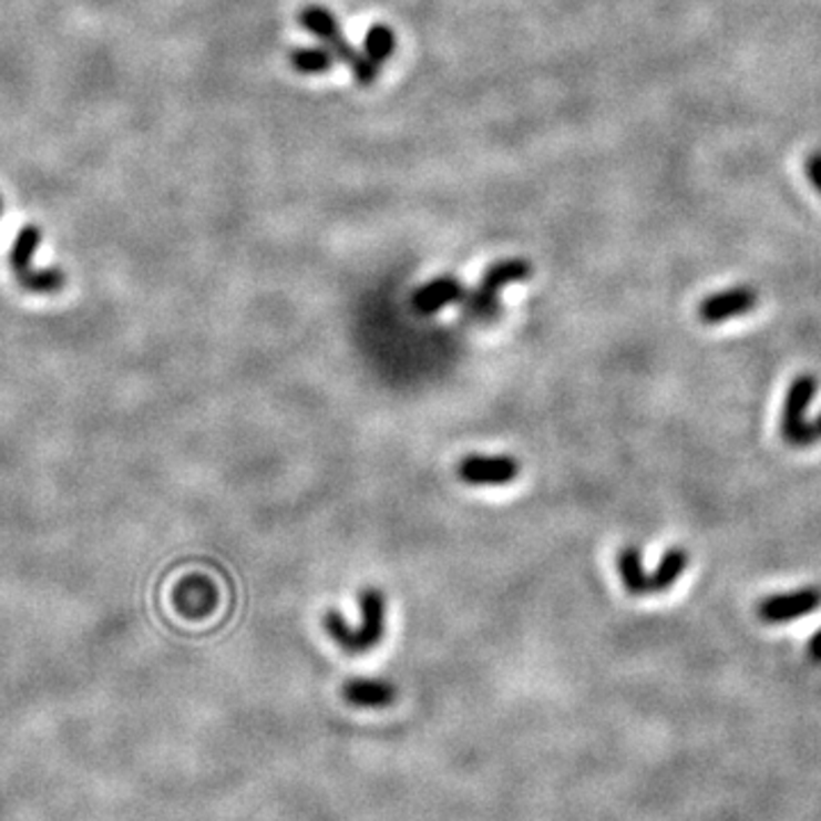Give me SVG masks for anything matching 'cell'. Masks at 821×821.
Here are the masks:
<instances>
[{"mask_svg": "<svg viewBox=\"0 0 821 821\" xmlns=\"http://www.w3.org/2000/svg\"><path fill=\"white\" fill-rule=\"evenodd\" d=\"M297 23L310 37H316L318 44H322L325 49H329L340 64L349 66L351 78H355L357 85L372 88L379 81L381 66H377L374 62H370L363 55V51H359L355 44L349 42V39L345 37V32H342V25H340L338 17L329 8H325V6H306V8L299 10Z\"/></svg>", "mask_w": 821, "mask_h": 821, "instance_id": "obj_1", "label": "cell"}, {"mask_svg": "<svg viewBox=\"0 0 821 821\" xmlns=\"http://www.w3.org/2000/svg\"><path fill=\"white\" fill-rule=\"evenodd\" d=\"M532 263L527 258H502L486 267L475 290H465L461 299L463 312L475 322H491L500 316V290L527 281L532 277Z\"/></svg>", "mask_w": 821, "mask_h": 821, "instance_id": "obj_2", "label": "cell"}, {"mask_svg": "<svg viewBox=\"0 0 821 821\" xmlns=\"http://www.w3.org/2000/svg\"><path fill=\"white\" fill-rule=\"evenodd\" d=\"M521 463L510 454H465L459 465L456 475L461 482L473 486H502L519 478Z\"/></svg>", "mask_w": 821, "mask_h": 821, "instance_id": "obj_3", "label": "cell"}, {"mask_svg": "<svg viewBox=\"0 0 821 821\" xmlns=\"http://www.w3.org/2000/svg\"><path fill=\"white\" fill-rule=\"evenodd\" d=\"M817 393V377L799 374L792 383L783 402V413H780V437L792 448L799 445L801 429L805 424V413L810 402Z\"/></svg>", "mask_w": 821, "mask_h": 821, "instance_id": "obj_4", "label": "cell"}, {"mask_svg": "<svg viewBox=\"0 0 821 821\" xmlns=\"http://www.w3.org/2000/svg\"><path fill=\"white\" fill-rule=\"evenodd\" d=\"M756 306L758 290L751 286H737L702 299L698 306V318L702 325H721L726 320L747 316Z\"/></svg>", "mask_w": 821, "mask_h": 821, "instance_id": "obj_5", "label": "cell"}, {"mask_svg": "<svg viewBox=\"0 0 821 821\" xmlns=\"http://www.w3.org/2000/svg\"><path fill=\"white\" fill-rule=\"evenodd\" d=\"M817 607H821V589L817 586H805V589L790 592V594H778L760 601L758 616L764 623H788L799 616L812 614Z\"/></svg>", "mask_w": 821, "mask_h": 821, "instance_id": "obj_6", "label": "cell"}, {"mask_svg": "<svg viewBox=\"0 0 821 821\" xmlns=\"http://www.w3.org/2000/svg\"><path fill=\"white\" fill-rule=\"evenodd\" d=\"M465 297L463 284L452 277V274H441V277L418 286L411 295V308L418 316H437L443 308L461 301Z\"/></svg>", "mask_w": 821, "mask_h": 821, "instance_id": "obj_7", "label": "cell"}, {"mask_svg": "<svg viewBox=\"0 0 821 821\" xmlns=\"http://www.w3.org/2000/svg\"><path fill=\"white\" fill-rule=\"evenodd\" d=\"M361 628L355 630V655L374 648L386 635V596L379 589H366L359 596Z\"/></svg>", "mask_w": 821, "mask_h": 821, "instance_id": "obj_8", "label": "cell"}, {"mask_svg": "<svg viewBox=\"0 0 821 821\" xmlns=\"http://www.w3.org/2000/svg\"><path fill=\"white\" fill-rule=\"evenodd\" d=\"M342 698L355 708H388L398 698V689L386 680L351 678L342 685Z\"/></svg>", "mask_w": 821, "mask_h": 821, "instance_id": "obj_9", "label": "cell"}, {"mask_svg": "<svg viewBox=\"0 0 821 821\" xmlns=\"http://www.w3.org/2000/svg\"><path fill=\"white\" fill-rule=\"evenodd\" d=\"M174 601L176 607L187 616H206L217 605V592L211 579L192 575L178 584Z\"/></svg>", "mask_w": 821, "mask_h": 821, "instance_id": "obj_10", "label": "cell"}, {"mask_svg": "<svg viewBox=\"0 0 821 821\" xmlns=\"http://www.w3.org/2000/svg\"><path fill=\"white\" fill-rule=\"evenodd\" d=\"M616 566H618V575L623 579L625 592L633 594V596L650 594L648 592V573L644 571L642 551L637 545H633V543L623 545L620 553L616 555Z\"/></svg>", "mask_w": 821, "mask_h": 821, "instance_id": "obj_11", "label": "cell"}, {"mask_svg": "<svg viewBox=\"0 0 821 821\" xmlns=\"http://www.w3.org/2000/svg\"><path fill=\"white\" fill-rule=\"evenodd\" d=\"M288 64L299 75H327L338 64V60L322 44H308V47L290 49L288 51Z\"/></svg>", "mask_w": 821, "mask_h": 821, "instance_id": "obj_12", "label": "cell"}, {"mask_svg": "<svg viewBox=\"0 0 821 821\" xmlns=\"http://www.w3.org/2000/svg\"><path fill=\"white\" fill-rule=\"evenodd\" d=\"M687 566H689V555L685 547H671V551L664 553L655 573L648 575V592L650 594L669 592L671 586L683 577Z\"/></svg>", "mask_w": 821, "mask_h": 821, "instance_id": "obj_13", "label": "cell"}, {"mask_svg": "<svg viewBox=\"0 0 821 821\" xmlns=\"http://www.w3.org/2000/svg\"><path fill=\"white\" fill-rule=\"evenodd\" d=\"M363 55L374 62L377 66L388 64L398 53V34L388 23H372L366 34H363V44H361Z\"/></svg>", "mask_w": 821, "mask_h": 821, "instance_id": "obj_14", "label": "cell"}, {"mask_svg": "<svg viewBox=\"0 0 821 821\" xmlns=\"http://www.w3.org/2000/svg\"><path fill=\"white\" fill-rule=\"evenodd\" d=\"M39 245H42V228H39V226L28 224L17 233L12 252H10V265L14 269V277H17V274H23V271L30 269L32 256H34Z\"/></svg>", "mask_w": 821, "mask_h": 821, "instance_id": "obj_15", "label": "cell"}, {"mask_svg": "<svg viewBox=\"0 0 821 821\" xmlns=\"http://www.w3.org/2000/svg\"><path fill=\"white\" fill-rule=\"evenodd\" d=\"M17 281L23 290L37 293V295H53L60 293L66 284L64 271L60 267H44V269H28L23 274H17Z\"/></svg>", "mask_w": 821, "mask_h": 821, "instance_id": "obj_16", "label": "cell"}, {"mask_svg": "<svg viewBox=\"0 0 821 821\" xmlns=\"http://www.w3.org/2000/svg\"><path fill=\"white\" fill-rule=\"evenodd\" d=\"M819 441H821V413L814 420H805L797 448H810V445H814Z\"/></svg>", "mask_w": 821, "mask_h": 821, "instance_id": "obj_17", "label": "cell"}, {"mask_svg": "<svg viewBox=\"0 0 821 821\" xmlns=\"http://www.w3.org/2000/svg\"><path fill=\"white\" fill-rule=\"evenodd\" d=\"M805 174H808L812 187L821 194V151L812 153L810 158L805 161Z\"/></svg>", "mask_w": 821, "mask_h": 821, "instance_id": "obj_18", "label": "cell"}, {"mask_svg": "<svg viewBox=\"0 0 821 821\" xmlns=\"http://www.w3.org/2000/svg\"><path fill=\"white\" fill-rule=\"evenodd\" d=\"M808 655L812 661H821V630H817L808 644Z\"/></svg>", "mask_w": 821, "mask_h": 821, "instance_id": "obj_19", "label": "cell"}, {"mask_svg": "<svg viewBox=\"0 0 821 821\" xmlns=\"http://www.w3.org/2000/svg\"><path fill=\"white\" fill-rule=\"evenodd\" d=\"M0 213H3V202H0Z\"/></svg>", "mask_w": 821, "mask_h": 821, "instance_id": "obj_20", "label": "cell"}]
</instances>
